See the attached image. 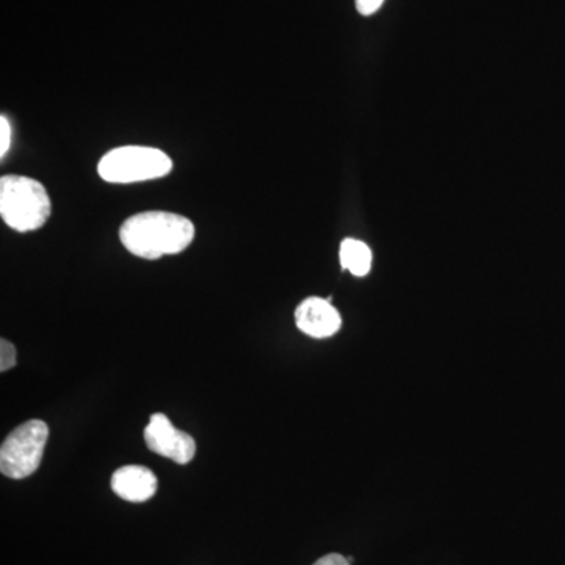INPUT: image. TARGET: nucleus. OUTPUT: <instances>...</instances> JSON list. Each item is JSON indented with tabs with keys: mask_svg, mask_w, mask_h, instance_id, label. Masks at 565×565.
<instances>
[{
	"mask_svg": "<svg viewBox=\"0 0 565 565\" xmlns=\"http://www.w3.org/2000/svg\"><path fill=\"white\" fill-rule=\"evenodd\" d=\"M195 239L191 218L167 211H147L122 222L120 241L126 250L141 259L178 255Z\"/></svg>",
	"mask_w": 565,
	"mask_h": 565,
	"instance_id": "nucleus-1",
	"label": "nucleus"
},
{
	"mask_svg": "<svg viewBox=\"0 0 565 565\" xmlns=\"http://www.w3.org/2000/svg\"><path fill=\"white\" fill-rule=\"evenodd\" d=\"M110 486L114 493L122 500L145 503L158 492V478L150 468L126 465L111 476Z\"/></svg>",
	"mask_w": 565,
	"mask_h": 565,
	"instance_id": "nucleus-7",
	"label": "nucleus"
},
{
	"mask_svg": "<svg viewBox=\"0 0 565 565\" xmlns=\"http://www.w3.org/2000/svg\"><path fill=\"white\" fill-rule=\"evenodd\" d=\"M384 2L385 0H355V6L360 14L371 17V14L377 13Z\"/></svg>",
	"mask_w": 565,
	"mask_h": 565,
	"instance_id": "nucleus-11",
	"label": "nucleus"
},
{
	"mask_svg": "<svg viewBox=\"0 0 565 565\" xmlns=\"http://www.w3.org/2000/svg\"><path fill=\"white\" fill-rule=\"evenodd\" d=\"M11 145V126L6 115L0 117V158H6Z\"/></svg>",
	"mask_w": 565,
	"mask_h": 565,
	"instance_id": "nucleus-10",
	"label": "nucleus"
},
{
	"mask_svg": "<svg viewBox=\"0 0 565 565\" xmlns=\"http://www.w3.org/2000/svg\"><path fill=\"white\" fill-rule=\"evenodd\" d=\"M313 565H351V563L344 556L338 555V553H330V555L316 561Z\"/></svg>",
	"mask_w": 565,
	"mask_h": 565,
	"instance_id": "nucleus-12",
	"label": "nucleus"
},
{
	"mask_svg": "<svg viewBox=\"0 0 565 565\" xmlns=\"http://www.w3.org/2000/svg\"><path fill=\"white\" fill-rule=\"evenodd\" d=\"M52 212L46 188L33 178L6 174L0 178V217L18 233L43 228Z\"/></svg>",
	"mask_w": 565,
	"mask_h": 565,
	"instance_id": "nucleus-2",
	"label": "nucleus"
},
{
	"mask_svg": "<svg viewBox=\"0 0 565 565\" xmlns=\"http://www.w3.org/2000/svg\"><path fill=\"white\" fill-rule=\"evenodd\" d=\"M143 437L150 451L173 462L185 465L195 457V440L191 435L178 430L163 414L151 415L148 426L145 427Z\"/></svg>",
	"mask_w": 565,
	"mask_h": 565,
	"instance_id": "nucleus-5",
	"label": "nucleus"
},
{
	"mask_svg": "<svg viewBox=\"0 0 565 565\" xmlns=\"http://www.w3.org/2000/svg\"><path fill=\"white\" fill-rule=\"evenodd\" d=\"M50 427L41 419L18 426L0 448V471L11 479H24L39 470Z\"/></svg>",
	"mask_w": 565,
	"mask_h": 565,
	"instance_id": "nucleus-4",
	"label": "nucleus"
},
{
	"mask_svg": "<svg viewBox=\"0 0 565 565\" xmlns=\"http://www.w3.org/2000/svg\"><path fill=\"white\" fill-rule=\"evenodd\" d=\"M294 316L300 332L318 340L333 337L341 329V316L330 299L308 297L297 307Z\"/></svg>",
	"mask_w": 565,
	"mask_h": 565,
	"instance_id": "nucleus-6",
	"label": "nucleus"
},
{
	"mask_svg": "<svg viewBox=\"0 0 565 565\" xmlns=\"http://www.w3.org/2000/svg\"><path fill=\"white\" fill-rule=\"evenodd\" d=\"M340 262L344 270H349L355 277H364L370 274L373 266V252L362 241L349 237L341 243Z\"/></svg>",
	"mask_w": 565,
	"mask_h": 565,
	"instance_id": "nucleus-8",
	"label": "nucleus"
},
{
	"mask_svg": "<svg viewBox=\"0 0 565 565\" xmlns=\"http://www.w3.org/2000/svg\"><path fill=\"white\" fill-rule=\"evenodd\" d=\"M17 364V349L10 341H0V371L7 373Z\"/></svg>",
	"mask_w": 565,
	"mask_h": 565,
	"instance_id": "nucleus-9",
	"label": "nucleus"
},
{
	"mask_svg": "<svg viewBox=\"0 0 565 565\" xmlns=\"http://www.w3.org/2000/svg\"><path fill=\"white\" fill-rule=\"evenodd\" d=\"M173 161L159 148L126 145L103 156L98 174L110 184H136L172 173Z\"/></svg>",
	"mask_w": 565,
	"mask_h": 565,
	"instance_id": "nucleus-3",
	"label": "nucleus"
}]
</instances>
